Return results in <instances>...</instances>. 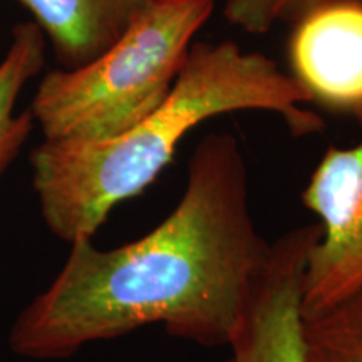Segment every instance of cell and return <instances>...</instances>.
<instances>
[{
    "label": "cell",
    "mask_w": 362,
    "mask_h": 362,
    "mask_svg": "<svg viewBox=\"0 0 362 362\" xmlns=\"http://www.w3.org/2000/svg\"><path fill=\"white\" fill-rule=\"evenodd\" d=\"M270 250L253 223L238 139L210 134L189 158L171 214L141 238L110 250L93 238L71 243L59 274L12 322L8 346L25 359H66L155 324L200 346H228Z\"/></svg>",
    "instance_id": "6da1fadb"
},
{
    "label": "cell",
    "mask_w": 362,
    "mask_h": 362,
    "mask_svg": "<svg viewBox=\"0 0 362 362\" xmlns=\"http://www.w3.org/2000/svg\"><path fill=\"white\" fill-rule=\"evenodd\" d=\"M292 76L232 40L194 42L168 98L123 133L101 139H44L30 153L33 187L47 228L74 243L90 240L115 208L141 194L173 161L194 128L237 111L279 115L296 136L324 121Z\"/></svg>",
    "instance_id": "7a4b0ae2"
},
{
    "label": "cell",
    "mask_w": 362,
    "mask_h": 362,
    "mask_svg": "<svg viewBox=\"0 0 362 362\" xmlns=\"http://www.w3.org/2000/svg\"><path fill=\"white\" fill-rule=\"evenodd\" d=\"M215 0H148L88 64L44 76L30 104L44 139H101L133 128L168 98Z\"/></svg>",
    "instance_id": "3957f363"
},
{
    "label": "cell",
    "mask_w": 362,
    "mask_h": 362,
    "mask_svg": "<svg viewBox=\"0 0 362 362\" xmlns=\"http://www.w3.org/2000/svg\"><path fill=\"white\" fill-rule=\"evenodd\" d=\"M351 112L359 141L330 146L302 193L304 205L320 220L302 282L304 317L330 309L362 287V104Z\"/></svg>",
    "instance_id": "277c9868"
},
{
    "label": "cell",
    "mask_w": 362,
    "mask_h": 362,
    "mask_svg": "<svg viewBox=\"0 0 362 362\" xmlns=\"http://www.w3.org/2000/svg\"><path fill=\"white\" fill-rule=\"evenodd\" d=\"M319 237V225H305L272 243L264 277L223 362H307L302 282Z\"/></svg>",
    "instance_id": "5b68a950"
},
{
    "label": "cell",
    "mask_w": 362,
    "mask_h": 362,
    "mask_svg": "<svg viewBox=\"0 0 362 362\" xmlns=\"http://www.w3.org/2000/svg\"><path fill=\"white\" fill-rule=\"evenodd\" d=\"M292 78L312 103L332 111L362 104V2L327 0L293 22Z\"/></svg>",
    "instance_id": "8992f818"
},
{
    "label": "cell",
    "mask_w": 362,
    "mask_h": 362,
    "mask_svg": "<svg viewBox=\"0 0 362 362\" xmlns=\"http://www.w3.org/2000/svg\"><path fill=\"white\" fill-rule=\"evenodd\" d=\"M51 42L59 64H88L123 34L148 0H17Z\"/></svg>",
    "instance_id": "52a82bcc"
},
{
    "label": "cell",
    "mask_w": 362,
    "mask_h": 362,
    "mask_svg": "<svg viewBox=\"0 0 362 362\" xmlns=\"http://www.w3.org/2000/svg\"><path fill=\"white\" fill-rule=\"evenodd\" d=\"M47 39L35 22H21L12 29L11 44L0 61V178L16 161L34 129L30 110L17 115L22 90L45 66Z\"/></svg>",
    "instance_id": "ba28073f"
},
{
    "label": "cell",
    "mask_w": 362,
    "mask_h": 362,
    "mask_svg": "<svg viewBox=\"0 0 362 362\" xmlns=\"http://www.w3.org/2000/svg\"><path fill=\"white\" fill-rule=\"evenodd\" d=\"M307 362H362V287L320 314L304 317Z\"/></svg>",
    "instance_id": "9c48e42d"
},
{
    "label": "cell",
    "mask_w": 362,
    "mask_h": 362,
    "mask_svg": "<svg viewBox=\"0 0 362 362\" xmlns=\"http://www.w3.org/2000/svg\"><path fill=\"white\" fill-rule=\"evenodd\" d=\"M327 0H226V21L250 34H264L279 22H296Z\"/></svg>",
    "instance_id": "30bf717a"
},
{
    "label": "cell",
    "mask_w": 362,
    "mask_h": 362,
    "mask_svg": "<svg viewBox=\"0 0 362 362\" xmlns=\"http://www.w3.org/2000/svg\"><path fill=\"white\" fill-rule=\"evenodd\" d=\"M357 2H362V0H357Z\"/></svg>",
    "instance_id": "8fae6325"
}]
</instances>
